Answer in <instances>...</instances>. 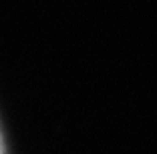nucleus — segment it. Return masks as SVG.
I'll list each match as a JSON object with an SVG mask.
<instances>
[{
	"label": "nucleus",
	"instance_id": "1",
	"mask_svg": "<svg viewBox=\"0 0 157 154\" xmlns=\"http://www.w3.org/2000/svg\"><path fill=\"white\" fill-rule=\"evenodd\" d=\"M0 154H6V146H4V138H2V132H0Z\"/></svg>",
	"mask_w": 157,
	"mask_h": 154
}]
</instances>
